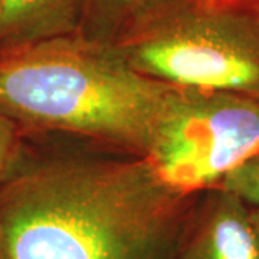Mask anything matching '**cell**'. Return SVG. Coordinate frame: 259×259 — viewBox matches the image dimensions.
I'll return each mask as SVG.
<instances>
[{"label":"cell","mask_w":259,"mask_h":259,"mask_svg":"<svg viewBox=\"0 0 259 259\" xmlns=\"http://www.w3.org/2000/svg\"><path fill=\"white\" fill-rule=\"evenodd\" d=\"M199 196L141 156L56 154L0 186V241L6 259H173Z\"/></svg>","instance_id":"6da1fadb"},{"label":"cell","mask_w":259,"mask_h":259,"mask_svg":"<svg viewBox=\"0 0 259 259\" xmlns=\"http://www.w3.org/2000/svg\"><path fill=\"white\" fill-rule=\"evenodd\" d=\"M170 91L115 45L79 33L0 52V110L20 128L98 140L141 157Z\"/></svg>","instance_id":"7a4b0ae2"},{"label":"cell","mask_w":259,"mask_h":259,"mask_svg":"<svg viewBox=\"0 0 259 259\" xmlns=\"http://www.w3.org/2000/svg\"><path fill=\"white\" fill-rule=\"evenodd\" d=\"M134 69L177 88L259 100V13L180 0L114 44Z\"/></svg>","instance_id":"3957f363"},{"label":"cell","mask_w":259,"mask_h":259,"mask_svg":"<svg viewBox=\"0 0 259 259\" xmlns=\"http://www.w3.org/2000/svg\"><path fill=\"white\" fill-rule=\"evenodd\" d=\"M256 154L258 98L171 87L146 158L168 185L202 193Z\"/></svg>","instance_id":"277c9868"},{"label":"cell","mask_w":259,"mask_h":259,"mask_svg":"<svg viewBox=\"0 0 259 259\" xmlns=\"http://www.w3.org/2000/svg\"><path fill=\"white\" fill-rule=\"evenodd\" d=\"M173 259H259L250 206L222 187L200 193Z\"/></svg>","instance_id":"5b68a950"},{"label":"cell","mask_w":259,"mask_h":259,"mask_svg":"<svg viewBox=\"0 0 259 259\" xmlns=\"http://www.w3.org/2000/svg\"><path fill=\"white\" fill-rule=\"evenodd\" d=\"M85 0H0V52L78 35Z\"/></svg>","instance_id":"8992f818"},{"label":"cell","mask_w":259,"mask_h":259,"mask_svg":"<svg viewBox=\"0 0 259 259\" xmlns=\"http://www.w3.org/2000/svg\"><path fill=\"white\" fill-rule=\"evenodd\" d=\"M180 0H85L79 35L111 44Z\"/></svg>","instance_id":"52a82bcc"},{"label":"cell","mask_w":259,"mask_h":259,"mask_svg":"<svg viewBox=\"0 0 259 259\" xmlns=\"http://www.w3.org/2000/svg\"><path fill=\"white\" fill-rule=\"evenodd\" d=\"M218 187L239 196L250 207H259V154L236 167Z\"/></svg>","instance_id":"ba28073f"},{"label":"cell","mask_w":259,"mask_h":259,"mask_svg":"<svg viewBox=\"0 0 259 259\" xmlns=\"http://www.w3.org/2000/svg\"><path fill=\"white\" fill-rule=\"evenodd\" d=\"M22 163L20 127L0 110V186Z\"/></svg>","instance_id":"9c48e42d"},{"label":"cell","mask_w":259,"mask_h":259,"mask_svg":"<svg viewBox=\"0 0 259 259\" xmlns=\"http://www.w3.org/2000/svg\"><path fill=\"white\" fill-rule=\"evenodd\" d=\"M214 5H222V6H231L238 9L252 10L259 13V0H206Z\"/></svg>","instance_id":"30bf717a"},{"label":"cell","mask_w":259,"mask_h":259,"mask_svg":"<svg viewBox=\"0 0 259 259\" xmlns=\"http://www.w3.org/2000/svg\"><path fill=\"white\" fill-rule=\"evenodd\" d=\"M250 219L259 238V207H250Z\"/></svg>","instance_id":"8fae6325"},{"label":"cell","mask_w":259,"mask_h":259,"mask_svg":"<svg viewBox=\"0 0 259 259\" xmlns=\"http://www.w3.org/2000/svg\"><path fill=\"white\" fill-rule=\"evenodd\" d=\"M0 259H6L5 252H3V246H2V241H0Z\"/></svg>","instance_id":"7c38bea8"}]
</instances>
